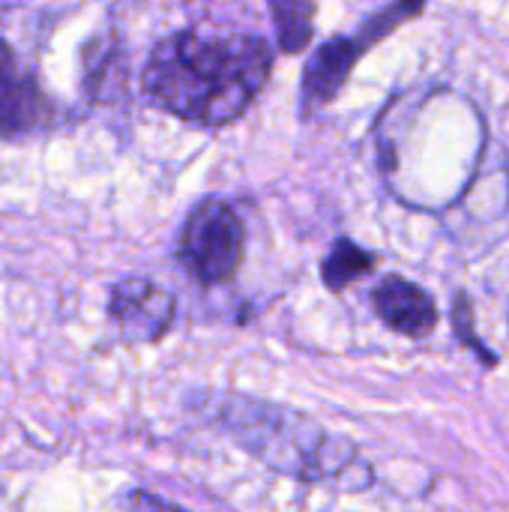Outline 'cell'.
I'll list each match as a JSON object with an SVG mask.
<instances>
[{
    "label": "cell",
    "mask_w": 509,
    "mask_h": 512,
    "mask_svg": "<svg viewBox=\"0 0 509 512\" xmlns=\"http://www.w3.org/2000/svg\"><path fill=\"white\" fill-rule=\"evenodd\" d=\"M111 321L126 339L156 342L174 321V297L147 279H123L111 291Z\"/></svg>",
    "instance_id": "5b68a950"
},
{
    "label": "cell",
    "mask_w": 509,
    "mask_h": 512,
    "mask_svg": "<svg viewBox=\"0 0 509 512\" xmlns=\"http://www.w3.org/2000/svg\"><path fill=\"white\" fill-rule=\"evenodd\" d=\"M453 330H456V336H459V342H462L465 348H474V351L483 357V363H486V366H495V363H498V354H492V351L477 339V333H474V306H471V300H468L465 294H459V297H456V309H453Z\"/></svg>",
    "instance_id": "30bf717a"
},
{
    "label": "cell",
    "mask_w": 509,
    "mask_h": 512,
    "mask_svg": "<svg viewBox=\"0 0 509 512\" xmlns=\"http://www.w3.org/2000/svg\"><path fill=\"white\" fill-rule=\"evenodd\" d=\"M51 117V105L33 72L21 66L6 42H0V135L21 138Z\"/></svg>",
    "instance_id": "8992f818"
},
{
    "label": "cell",
    "mask_w": 509,
    "mask_h": 512,
    "mask_svg": "<svg viewBox=\"0 0 509 512\" xmlns=\"http://www.w3.org/2000/svg\"><path fill=\"white\" fill-rule=\"evenodd\" d=\"M372 270H375V255L366 252L363 246H357L354 240L342 237V240H336L333 252L324 258L321 276H324V285L330 291H342Z\"/></svg>",
    "instance_id": "ba28073f"
},
{
    "label": "cell",
    "mask_w": 509,
    "mask_h": 512,
    "mask_svg": "<svg viewBox=\"0 0 509 512\" xmlns=\"http://www.w3.org/2000/svg\"><path fill=\"white\" fill-rule=\"evenodd\" d=\"M273 66V51L252 33L183 30L162 39L147 66L144 90L150 99L198 126L237 120Z\"/></svg>",
    "instance_id": "6da1fadb"
},
{
    "label": "cell",
    "mask_w": 509,
    "mask_h": 512,
    "mask_svg": "<svg viewBox=\"0 0 509 512\" xmlns=\"http://www.w3.org/2000/svg\"><path fill=\"white\" fill-rule=\"evenodd\" d=\"M372 306L390 330L408 339H426L438 327V306L432 294L402 276L381 279L372 291Z\"/></svg>",
    "instance_id": "52a82bcc"
},
{
    "label": "cell",
    "mask_w": 509,
    "mask_h": 512,
    "mask_svg": "<svg viewBox=\"0 0 509 512\" xmlns=\"http://www.w3.org/2000/svg\"><path fill=\"white\" fill-rule=\"evenodd\" d=\"M180 255L198 282H231L243 261V225L237 213L219 198L201 201L186 219Z\"/></svg>",
    "instance_id": "3957f363"
},
{
    "label": "cell",
    "mask_w": 509,
    "mask_h": 512,
    "mask_svg": "<svg viewBox=\"0 0 509 512\" xmlns=\"http://www.w3.org/2000/svg\"><path fill=\"white\" fill-rule=\"evenodd\" d=\"M312 15L315 6L303 0H285L273 3V18H276V33L282 51H303L312 39Z\"/></svg>",
    "instance_id": "9c48e42d"
},
{
    "label": "cell",
    "mask_w": 509,
    "mask_h": 512,
    "mask_svg": "<svg viewBox=\"0 0 509 512\" xmlns=\"http://www.w3.org/2000/svg\"><path fill=\"white\" fill-rule=\"evenodd\" d=\"M420 12H423L420 3H399V6L378 12L375 18H369L357 36H336V39L324 42L315 51V57L309 60L306 75H303V111L309 114V111L327 105L345 87L351 69L369 51V45H375L381 36H387L402 21L420 15Z\"/></svg>",
    "instance_id": "277c9868"
},
{
    "label": "cell",
    "mask_w": 509,
    "mask_h": 512,
    "mask_svg": "<svg viewBox=\"0 0 509 512\" xmlns=\"http://www.w3.org/2000/svg\"><path fill=\"white\" fill-rule=\"evenodd\" d=\"M135 510L138 512H180L174 510V507H165L162 501H156V498H144V495H135Z\"/></svg>",
    "instance_id": "8fae6325"
},
{
    "label": "cell",
    "mask_w": 509,
    "mask_h": 512,
    "mask_svg": "<svg viewBox=\"0 0 509 512\" xmlns=\"http://www.w3.org/2000/svg\"><path fill=\"white\" fill-rule=\"evenodd\" d=\"M222 420L246 450H252L276 471L315 480L339 474L342 462H348L327 456L330 441L318 426L273 405H258L252 399L234 396L222 405Z\"/></svg>",
    "instance_id": "7a4b0ae2"
}]
</instances>
